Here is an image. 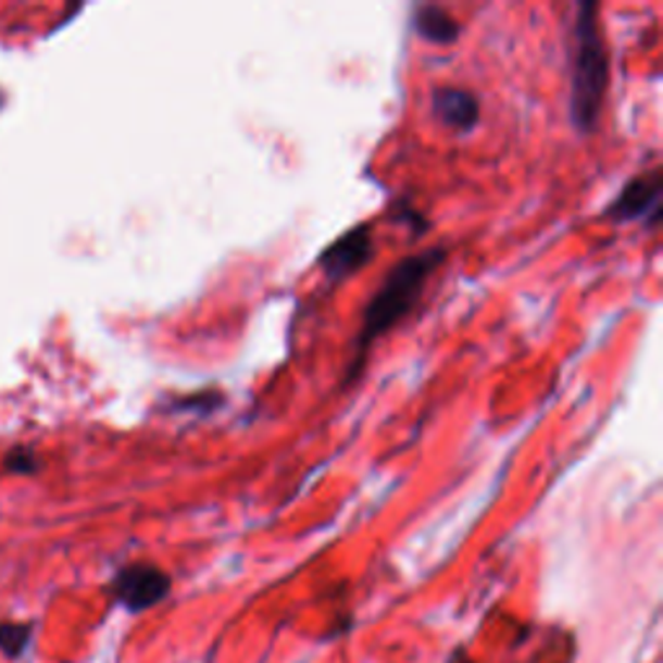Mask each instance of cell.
<instances>
[{
	"mask_svg": "<svg viewBox=\"0 0 663 663\" xmlns=\"http://www.w3.org/2000/svg\"><path fill=\"white\" fill-rule=\"evenodd\" d=\"M32 627L18 625V622H0V651L9 655H18L29 646Z\"/></svg>",
	"mask_w": 663,
	"mask_h": 663,
	"instance_id": "9",
	"label": "cell"
},
{
	"mask_svg": "<svg viewBox=\"0 0 663 663\" xmlns=\"http://www.w3.org/2000/svg\"><path fill=\"white\" fill-rule=\"evenodd\" d=\"M609 89V50L597 3H580L573 26L571 117L578 133H593Z\"/></svg>",
	"mask_w": 663,
	"mask_h": 663,
	"instance_id": "2",
	"label": "cell"
},
{
	"mask_svg": "<svg viewBox=\"0 0 663 663\" xmlns=\"http://www.w3.org/2000/svg\"><path fill=\"white\" fill-rule=\"evenodd\" d=\"M374 257V232L368 223L345 232L320 254V267L332 283H340L365 267Z\"/></svg>",
	"mask_w": 663,
	"mask_h": 663,
	"instance_id": "4",
	"label": "cell"
},
{
	"mask_svg": "<svg viewBox=\"0 0 663 663\" xmlns=\"http://www.w3.org/2000/svg\"><path fill=\"white\" fill-rule=\"evenodd\" d=\"M412 26H415V32L421 34L423 39L436 45L456 42L459 32H462L456 18L446 9H441V5H421V9L415 11V22H412Z\"/></svg>",
	"mask_w": 663,
	"mask_h": 663,
	"instance_id": "7",
	"label": "cell"
},
{
	"mask_svg": "<svg viewBox=\"0 0 663 663\" xmlns=\"http://www.w3.org/2000/svg\"><path fill=\"white\" fill-rule=\"evenodd\" d=\"M5 472H11V475H34V472H39V456L37 451L32 449V446H13V449L5 453Z\"/></svg>",
	"mask_w": 663,
	"mask_h": 663,
	"instance_id": "8",
	"label": "cell"
},
{
	"mask_svg": "<svg viewBox=\"0 0 663 663\" xmlns=\"http://www.w3.org/2000/svg\"><path fill=\"white\" fill-rule=\"evenodd\" d=\"M661 198H663V182L661 168L638 174V177L627 182L622 192L609 202L604 215L614 223H630L646 221L655 226L661 221Z\"/></svg>",
	"mask_w": 663,
	"mask_h": 663,
	"instance_id": "3",
	"label": "cell"
},
{
	"mask_svg": "<svg viewBox=\"0 0 663 663\" xmlns=\"http://www.w3.org/2000/svg\"><path fill=\"white\" fill-rule=\"evenodd\" d=\"M443 262L446 249L438 247L404 257L399 265L391 267L387 280L381 283V288L376 290V296L363 311V324L355 337V353L353 365L348 368V381H353V378L361 374L371 345L381 340L391 327H397L404 316H410L412 311H415L417 301H421L425 293V286H428V280L438 273V267H441Z\"/></svg>",
	"mask_w": 663,
	"mask_h": 663,
	"instance_id": "1",
	"label": "cell"
},
{
	"mask_svg": "<svg viewBox=\"0 0 663 663\" xmlns=\"http://www.w3.org/2000/svg\"><path fill=\"white\" fill-rule=\"evenodd\" d=\"M433 114L459 133L475 130L479 122V101L472 91L459 86H436L433 89Z\"/></svg>",
	"mask_w": 663,
	"mask_h": 663,
	"instance_id": "6",
	"label": "cell"
},
{
	"mask_svg": "<svg viewBox=\"0 0 663 663\" xmlns=\"http://www.w3.org/2000/svg\"><path fill=\"white\" fill-rule=\"evenodd\" d=\"M114 593L133 612L159 604L168 593V575L153 565H127L114 578Z\"/></svg>",
	"mask_w": 663,
	"mask_h": 663,
	"instance_id": "5",
	"label": "cell"
}]
</instances>
